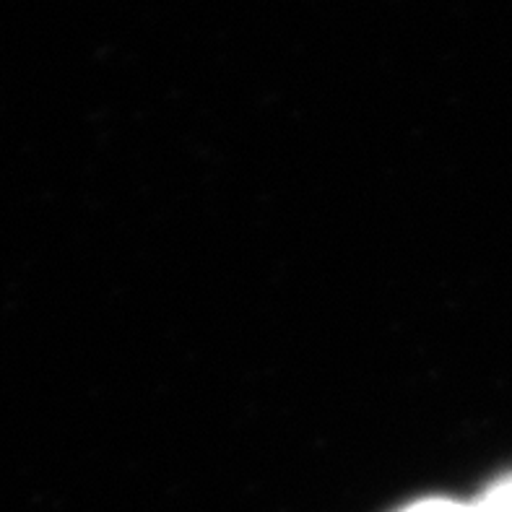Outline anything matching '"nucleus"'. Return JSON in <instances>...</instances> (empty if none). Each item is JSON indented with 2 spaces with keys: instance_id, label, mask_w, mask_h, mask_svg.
<instances>
[{
  "instance_id": "nucleus-2",
  "label": "nucleus",
  "mask_w": 512,
  "mask_h": 512,
  "mask_svg": "<svg viewBox=\"0 0 512 512\" xmlns=\"http://www.w3.org/2000/svg\"><path fill=\"white\" fill-rule=\"evenodd\" d=\"M403 512H476V510L474 507L458 505V502H450V500H427Z\"/></svg>"
},
{
  "instance_id": "nucleus-1",
  "label": "nucleus",
  "mask_w": 512,
  "mask_h": 512,
  "mask_svg": "<svg viewBox=\"0 0 512 512\" xmlns=\"http://www.w3.org/2000/svg\"><path fill=\"white\" fill-rule=\"evenodd\" d=\"M476 512H512V481H505L500 487H494L492 492L481 500Z\"/></svg>"
}]
</instances>
